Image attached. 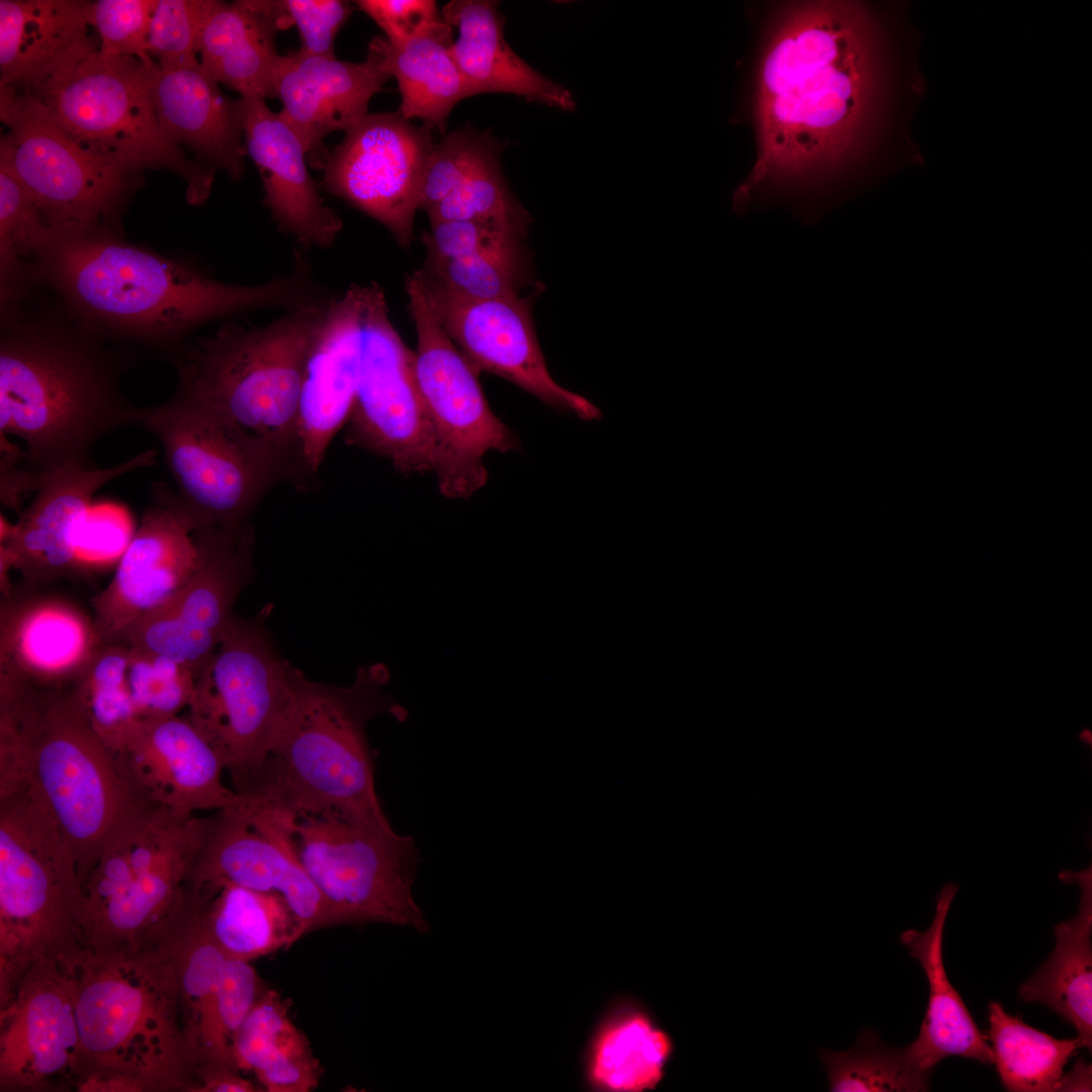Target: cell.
Listing matches in <instances>:
<instances>
[{"label": "cell", "mask_w": 1092, "mask_h": 1092, "mask_svg": "<svg viewBox=\"0 0 1092 1092\" xmlns=\"http://www.w3.org/2000/svg\"><path fill=\"white\" fill-rule=\"evenodd\" d=\"M426 126L397 112L367 114L330 153L322 187L375 218L406 247L422 180L435 149Z\"/></svg>", "instance_id": "cell-19"}, {"label": "cell", "mask_w": 1092, "mask_h": 1092, "mask_svg": "<svg viewBox=\"0 0 1092 1092\" xmlns=\"http://www.w3.org/2000/svg\"><path fill=\"white\" fill-rule=\"evenodd\" d=\"M671 1036L648 1010L619 1000L603 1015L583 1053V1078L598 1092H646L663 1080L673 1056Z\"/></svg>", "instance_id": "cell-34"}, {"label": "cell", "mask_w": 1092, "mask_h": 1092, "mask_svg": "<svg viewBox=\"0 0 1092 1092\" xmlns=\"http://www.w3.org/2000/svg\"><path fill=\"white\" fill-rule=\"evenodd\" d=\"M0 162L24 186L56 232L118 230L142 186L143 164L88 149L67 134L26 89L0 86Z\"/></svg>", "instance_id": "cell-9"}, {"label": "cell", "mask_w": 1092, "mask_h": 1092, "mask_svg": "<svg viewBox=\"0 0 1092 1092\" xmlns=\"http://www.w3.org/2000/svg\"><path fill=\"white\" fill-rule=\"evenodd\" d=\"M411 351L393 327L382 289L363 285L362 334L347 442L391 461L401 473L435 470L436 438Z\"/></svg>", "instance_id": "cell-16"}, {"label": "cell", "mask_w": 1092, "mask_h": 1092, "mask_svg": "<svg viewBox=\"0 0 1092 1092\" xmlns=\"http://www.w3.org/2000/svg\"><path fill=\"white\" fill-rule=\"evenodd\" d=\"M127 684L138 718L179 715L195 687L191 670L164 655L128 646Z\"/></svg>", "instance_id": "cell-46"}, {"label": "cell", "mask_w": 1092, "mask_h": 1092, "mask_svg": "<svg viewBox=\"0 0 1092 1092\" xmlns=\"http://www.w3.org/2000/svg\"><path fill=\"white\" fill-rule=\"evenodd\" d=\"M36 282L107 341L169 356L202 326L263 309L310 308L324 298L310 260L257 284L213 278L195 265L129 243L119 230L53 231L32 260Z\"/></svg>", "instance_id": "cell-2"}, {"label": "cell", "mask_w": 1092, "mask_h": 1092, "mask_svg": "<svg viewBox=\"0 0 1092 1092\" xmlns=\"http://www.w3.org/2000/svg\"><path fill=\"white\" fill-rule=\"evenodd\" d=\"M442 16L458 29L451 53L473 95L509 93L565 111L575 108L565 87L529 66L507 42L497 2L453 0Z\"/></svg>", "instance_id": "cell-32"}, {"label": "cell", "mask_w": 1092, "mask_h": 1092, "mask_svg": "<svg viewBox=\"0 0 1092 1092\" xmlns=\"http://www.w3.org/2000/svg\"><path fill=\"white\" fill-rule=\"evenodd\" d=\"M988 1009V1034L1002 1085L1013 1092L1059 1091L1065 1066L1083 1048L1080 1039H1059L1035 1029L997 1002Z\"/></svg>", "instance_id": "cell-39"}, {"label": "cell", "mask_w": 1092, "mask_h": 1092, "mask_svg": "<svg viewBox=\"0 0 1092 1092\" xmlns=\"http://www.w3.org/2000/svg\"><path fill=\"white\" fill-rule=\"evenodd\" d=\"M133 534L122 510L109 506L90 508L77 534V570L119 559Z\"/></svg>", "instance_id": "cell-52"}, {"label": "cell", "mask_w": 1092, "mask_h": 1092, "mask_svg": "<svg viewBox=\"0 0 1092 1092\" xmlns=\"http://www.w3.org/2000/svg\"><path fill=\"white\" fill-rule=\"evenodd\" d=\"M128 646L104 643L72 686L92 727L114 753L139 725L127 684Z\"/></svg>", "instance_id": "cell-41"}, {"label": "cell", "mask_w": 1092, "mask_h": 1092, "mask_svg": "<svg viewBox=\"0 0 1092 1092\" xmlns=\"http://www.w3.org/2000/svg\"><path fill=\"white\" fill-rule=\"evenodd\" d=\"M355 3L392 43L420 35L443 18L433 0H359Z\"/></svg>", "instance_id": "cell-53"}, {"label": "cell", "mask_w": 1092, "mask_h": 1092, "mask_svg": "<svg viewBox=\"0 0 1092 1092\" xmlns=\"http://www.w3.org/2000/svg\"><path fill=\"white\" fill-rule=\"evenodd\" d=\"M115 754L136 795L176 815L216 812L245 800L224 786L220 757L186 716L141 721Z\"/></svg>", "instance_id": "cell-24"}, {"label": "cell", "mask_w": 1092, "mask_h": 1092, "mask_svg": "<svg viewBox=\"0 0 1092 1092\" xmlns=\"http://www.w3.org/2000/svg\"><path fill=\"white\" fill-rule=\"evenodd\" d=\"M285 28L277 1L208 0L198 39L199 63L241 97H274L282 60L275 36Z\"/></svg>", "instance_id": "cell-31"}, {"label": "cell", "mask_w": 1092, "mask_h": 1092, "mask_svg": "<svg viewBox=\"0 0 1092 1092\" xmlns=\"http://www.w3.org/2000/svg\"><path fill=\"white\" fill-rule=\"evenodd\" d=\"M93 618L50 595L11 593L0 605V682L74 685L103 645Z\"/></svg>", "instance_id": "cell-25"}, {"label": "cell", "mask_w": 1092, "mask_h": 1092, "mask_svg": "<svg viewBox=\"0 0 1092 1092\" xmlns=\"http://www.w3.org/2000/svg\"><path fill=\"white\" fill-rule=\"evenodd\" d=\"M87 950L74 856L28 791H0V1006L35 965L74 968Z\"/></svg>", "instance_id": "cell-8"}, {"label": "cell", "mask_w": 1092, "mask_h": 1092, "mask_svg": "<svg viewBox=\"0 0 1092 1092\" xmlns=\"http://www.w3.org/2000/svg\"><path fill=\"white\" fill-rule=\"evenodd\" d=\"M290 828L330 926L379 922L429 931L413 897L420 851L412 836L334 814L291 817Z\"/></svg>", "instance_id": "cell-13"}, {"label": "cell", "mask_w": 1092, "mask_h": 1092, "mask_svg": "<svg viewBox=\"0 0 1092 1092\" xmlns=\"http://www.w3.org/2000/svg\"><path fill=\"white\" fill-rule=\"evenodd\" d=\"M431 226V232L423 238L428 258L454 259L523 249L529 225L447 220L433 222Z\"/></svg>", "instance_id": "cell-50"}, {"label": "cell", "mask_w": 1092, "mask_h": 1092, "mask_svg": "<svg viewBox=\"0 0 1092 1092\" xmlns=\"http://www.w3.org/2000/svg\"><path fill=\"white\" fill-rule=\"evenodd\" d=\"M195 531L177 492L163 482L153 483L150 504L112 579L92 599V618L103 643L115 642L186 583L199 558Z\"/></svg>", "instance_id": "cell-21"}, {"label": "cell", "mask_w": 1092, "mask_h": 1092, "mask_svg": "<svg viewBox=\"0 0 1092 1092\" xmlns=\"http://www.w3.org/2000/svg\"><path fill=\"white\" fill-rule=\"evenodd\" d=\"M0 499L4 508L21 514V504L38 487V472L30 468H21L18 464L25 460V452L12 445L7 436L0 435Z\"/></svg>", "instance_id": "cell-54"}, {"label": "cell", "mask_w": 1092, "mask_h": 1092, "mask_svg": "<svg viewBox=\"0 0 1092 1092\" xmlns=\"http://www.w3.org/2000/svg\"><path fill=\"white\" fill-rule=\"evenodd\" d=\"M240 98L245 149L260 173L264 204L278 230L307 250L332 247L343 222L322 198L299 138L265 99Z\"/></svg>", "instance_id": "cell-28"}, {"label": "cell", "mask_w": 1092, "mask_h": 1092, "mask_svg": "<svg viewBox=\"0 0 1092 1092\" xmlns=\"http://www.w3.org/2000/svg\"><path fill=\"white\" fill-rule=\"evenodd\" d=\"M408 309L417 331L415 376L436 438L435 472L441 493L465 498L487 478L482 463L490 451L520 445L490 410L477 371L440 324L419 271L405 283Z\"/></svg>", "instance_id": "cell-14"}, {"label": "cell", "mask_w": 1092, "mask_h": 1092, "mask_svg": "<svg viewBox=\"0 0 1092 1092\" xmlns=\"http://www.w3.org/2000/svg\"><path fill=\"white\" fill-rule=\"evenodd\" d=\"M241 1072H252L269 1092H307L314 1089L323 1069L310 1044L292 1022L280 994L265 988L234 1044Z\"/></svg>", "instance_id": "cell-37"}, {"label": "cell", "mask_w": 1092, "mask_h": 1092, "mask_svg": "<svg viewBox=\"0 0 1092 1092\" xmlns=\"http://www.w3.org/2000/svg\"><path fill=\"white\" fill-rule=\"evenodd\" d=\"M84 0H0V86L33 89L100 47Z\"/></svg>", "instance_id": "cell-30"}, {"label": "cell", "mask_w": 1092, "mask_h": 1092, "mask_svg": "<svg viewBox=\"0 0 1092 1092\" xmlns=\"http://www.w3.org/2000/svg\"><path fill=\"white\" fill-rule=\"evenodd\" d=\"M1059 878L1082 891L1078 913L1054 926L1050 958L1018 990L1025 1003H1040L1072 1024L1083 1048H1092V869L1064 871Z\"/></svg>", "instance_id": "cell-35"}, {"label": "cell", "mask_w": 1092, "mask_h": 1092, "mask_svg": "<svg viewBox=\"0 0 1092 1092\" xmlns=\"http://www.w3.org/2000/svg\"><path fill=\"white\" fill-rule=\"evenodd\" d=\"M902 20L843 1L796 3L779 15L757 72L758 159L733 195L737 213L781 197L813 210L844 162L877 160L890 138L910 140L928 85L922 36Z\"/></svg>", "instance_id": "cell-1"}, {"label": "cell", "mask_w": 1092, "mask_h": 1092, "mask_svg": "<svg viewBox=\"0 0 1092 1092\" xmlns=\"http://www.w3.org/2000/svg\"><path fill=\"white\" fill-rule=\"evenodd\" d=\"M74 977L82 1090H192L177 980L151 941L86 950Z\"/></svg>", "instance_id": "cell-6"}, {"label": "cell", "mask_w": 1092, "mask_h": 1092, "mask_svg": "<svg viewBox=\"0 0 1092 1092\" xmlns=\"http://www.w3.org/2000/svg\"><path fill=\"white\" fill-rule=\"evenodd\" d=\"M390 77L372 42L361 63L299 51L282 56L275 89L282 102L279 114L299 138L312 167L324 168L329 158L325 138L363 119L370 99Z\"/></svg>", "instance_id": "cell-27"}, {"label": "cell", "mask_w": 1092, "mask_h": 1092, "mask_svg": "<svg viewBox=\"0 0 1092 1092\" xmlns=\"http://www.w3.org/2000/svg\"><path fill=\"white\" fill-rule=\"evenodd\" d=\"M265 988L251 962L228 958L219 986L195 1034V1074L207 1066L237 1068V1034Z\"/></svg>", "instance_id": "cell-42"}, {"label": "cell", "mask_w": 1092, "mask_h": 1092, "mask_svg": "<svg viewBox=\"0 0 1092 1092\" xmlns=\"http://www.w3.org/2000/svg\"><path fill=\"white\" fill-rule=\"evenodd\" d=\"M72 686L0 684V790L28 791L70 848L84 888L106 843L153 805L132 790Z\"/></svg>", "instance_id": "cell-4"}, {"label": "cell", "mask_w": 1092, "mask_h": 1092, "mask_svg": "<svg viewBox=\"0 0 1092 1092\" xmlns=\"http://www.w3.org/2000/svg\"><path fill=\"white\" fill-rule=\"evenodd\" d=\"M286 27L295 25L306 55L335 56L336 36L349 18L352 8L341 0L277 1Z\"/></svg>", "instance_id": "cell-51"}, {"label": "cell", "mask_w": 1092, "mask_h": 1092, "mask_svg": "<svg viewBox=\"0 0 1092 1092\" xmlns=\"http://www.w3.org/2000/svg\"><path fill=\"white\" fill-rule=\"evenodd\" d=\"M1091 1065L1079 1058L1073 1070L1062 1077L1059 1091H1091Z\"/></svg>", "instance_id": "cell-56"}, {"label": "cell", "mask_w": 1092, "mask_h": 1092, "mask_svg": "<svg viewBox=\"0 0 1092 1092\" xmlns=\"http://www.w3.org/2000/svg\"><path fill=\"white\" fill-rule=\"evenodd\" d=\"M158 0L90 1L89 25L95 27L99 52L109 56L133 57L145 63L154 60L147 52L150 23Z\"/></svg>", "instance_id": "cell-48"}, {"label": "cell", "mask_w": 1092, "mask_h": 1092, "mask_svg": "<svg viewBox=\"0 0 1092 1092\" xmlns=\"http://www.w3.org/2000/svg\"><path fill=\"white\" fill-rule=\"evenodd\" d=\"M194 1092H255L260 1091L242 1072L230 1066H207L197 1071Z\"/></svg>", "instance_id": "cell-55"}, {"label": "cell", "mask_w": 1092, "mask_h": 1092, "mask_svg": "<svg viewBox=\"0 0 1092 1092\" xmlns=\"http://www.w3.org/2000/svg\"><path fill=\"white\" fill-rule=\"evenodd\" d=\"M199 558L171 599L129 625L116 642L149 650L187 667L196 677L233 618V606L252 570L253 533L207 527L193 532Z\"/></svg>", "instance_id": "cell-17"}, {"label": "cell", "mask_w": 1092, "mask_h": 1092, "mask_svg": "<svg viewBox=\"0 0 1092 1092\" xmlns=\"http://www.w3.org/2000/svg\"><path fill=\"white\" fill-rule=\"evenodd\" d=\"M831 1092L927 1091L930 1073L916 1068L905 1046L886 1045L877 1032L861 1030L845 1052L820 1049Z\"/></svg>", "instance_id": "cell-40"}, {"label": "cell", "mask_w": 1092, "mask_h": 1092, "mask_svg": "<svg viewBox=\"0 0 1092 1092\" xmlns=\"http://www.w3.org/2000/svg\"><path fill=\"white\" fill-rule=\"evenodd\" d=\"M74 968L33 966L0 1013L1 1091L37 1090L80 1074Z\"/></svg>", "instance_id": "cell-22"}, {"label": "cell", "mask_w": 1092, "mask_h": 1092, "mask_svg": "<svg viewBox=\"0 0 1092 1092\" xmlns=\"http://www.w3.org/2000/svg\"><path fill=\"white\" fill-rule=\"evenodd\" d=\"M419 272L440 324L477 372L500 376L583 421L601 419L598 406L550 375L532 321L531 297L471 299Z\"/></svg>", "instance_id": "cell-20"}, {"label": "cell", "mask_w": 1092, "mask_h": 1092, "mask_svg": "<svg viewBox=\"0 0 1092 1092\" xmlns=\"http://www.w3.org/2000/svg\"><path fill=\"white\" fill-rule=\"evenodd\" d=\"M382 664L359 668L349 688L307 679L294 667V702L276 742L239 793L290 817L334 814L375 829L392 828L375 790L367 724L406 711L382 692Z\"/></svg>", "instance_id": "cell-5"}, {"label": "cell", "mask_w": 1092, "mask_h": 1092, "mask_svg": "<svg viewBox=\"0 0 1092 1092\" xmlns=\"http://www.w3.org/2000/svg\"><path fill=\"white\" fill-rule=\"evenodd\" d=\"M155 63L98 49L26 90L78 144L130 158L147 169H168L184 179L187 202L201 205L215 170L189 158L163 130L151 94Z\"/></svg>", "instance_id": "cell-10"}, {"label": "cell", "mask_w": 1092, "mask_h": 1092, "mask_svg": "<svg viewBox=\"0 0 1092 1092\" xmlns=\"http://www.w3.org/2000/svg\"><path fill=\"white\" fill-rule=\"evenodd\" d=\"M452 26L443 18L420 35L392 43L385 36L370 42L385 68L397 80L401 96L398 112L419 118L429 129L443 130L454 106L473 95L451 53Z\"/></svg>", "instance_id": "cell-36"}, {"label": "cell", "mask_w": 1092, "mask_h": 1092, "mask_svg": "<svg viewBox=\"0 0 1092 1092\" xmlns=\"http://www.w3.org/2000/svg\"><path fill=\"white\" fill-rule=\"evenodd\" d=\"M329 303L284 311L263 326L229 320L168 356L178 376L176 394L249 441L296 483L300 387Z\"/></svg>", "instance_id": "cell-7"}, {"label": "cell", "mask_w": 1092, "mask_h": 1092, "mask_svg": "<svg viewBox=\"0 0 1092 1092\" xmlns=\"http://www.w3.org/2000/svg\"><path fill=\"white\" fill-rule=\"evenodd\" d=\"M199 63L174 70L151 67V94L156 114L167 136L184 152L213 170H224L238 181L247 154L242 99L222 93Z\"/></svg>", "instance_id": "cell-29"}, {"label": "cell", "mask_w": 1092, "mask_h": 1092, "mask_svg": "<svg viewBox=\"0 0 1092 1092\" xmlns=\"http://www.w3.org/2000/svg\"><path fill=\"white\" fill-rule=\"evenodd\" d=\"M207 6L208 0H158L147 52L161 69L199 64L198 39Z\"/></svg>", "instance_id": "cell-47"}, {"label": "cell", "mask_w": 1092, "mask_h": 1092, "mask_svg": "<svg viewBox=\"0 0 1092 1092\" xmlns=\"http://www.w3.org/2000/svg\"><path fill=\"white\" fill-rule=\"evenodd\" d=\"M958 889L953 883L942 888L933 921L926 931L909 929L900 935L901 943L921 965L929 984V1000L919 1034L905 1050L916 1068L930 1074L935 1065L951 1056L994 1064L986 1035L950 984L943 965L944 923Z\"/></svg>", "instance_id": "cell-33"}, {"label": "cell", "mask_w": 1092, "mask_h": 1092, "mask_svg": "<svg viewBox=\"0 0 1092 1092\" xmlns=\"http://www.w3.org/2000/svg\"><path fill=\"white\" fill-rule=\"evenodd\" d=\"M156 455L148 449L108 468L66 463L39 471L35 496L17 522L11 525L1 514V560L31 587L76 571L78 530L96 491L116 477L153 466Z\"/></svg>", "instance_id": "cell-23"}, {"label": "cell", "mask_w": 1092, "mask_h": 1092, "mask_svg": "<svg viewBox=\"0 0 1092 1092\" xmlns=\"http://www.w3.org/2000/svg\"><path fill=\"white\" fill-rule=\"evenodd\" d=\"M291 817L245 797L206 816L187 880L229 883L281 896L304 934L330 927L324 900L295 850Z\"/></svg>", "instance_id": "cell-18"}, {"label": "cell", "mask_w": 1092, "mask_h": 1092, "mask_svg": "<svg viewBox=\"0 0 1092 1092\" xmlns=\"http://www.w3.org/2000/svg\"><path fill=\"white\" fill-rule=\"evenodd\" d=\"M187 881L199 890L206 925L228 958L252 962L287 949L304 935L279 895L229 883Z\"/></svg>", "instance_id": "cell-38"}, {"label": "cell", "mask_w": 1092, "mask_h": 1092, "mask_svg": "<svg viewBox=\"0 0 1092 1092\" xmlns=\"http://www.w3.org/2000/svg\"><path fill=\"white\" fill-rule=\"evenodd\" d=\"M495 142L489 133L465 127L436 145L422 180L419 208L427 211L447 197Z\"/></svg>", "instance_id": "cell-49"}, {"label": "cell", "mask_w": 1092, "mask_h": 1092, "mask_svg": "<svg viewBox=\"0 0 1092 1092\" xmlns=\"http://www.w3.org/2000/svg\"><path fill=\"white\" fill-rule=\"evenodd\" d=\"M427 213L431 223L447 220L530 223L528 212L513 196L503 175L497 142L461 183Z\"/></svg>", "instance_id": "cell-44"}, {"label": "cell", "mask_w": 1092, "mask_h": 1092, "mask_svg": "<svg viewBox=\"0 0 1092 1092\" xmlns=\"http://www.w3.org/2000/svg\"><path fill=\"white\" fill-rule=\"evenodd\" d=\"M525 249L486 252L454 259L428 258V277L448 290L471 299L519 295L529 280Z\"/></svg>", "instance_id": "cell-45"}, {"label": "cell", "mask_w": 1092, "mask_h": 1092, "mask_svg": "<svg viewBox=\"0 0 1092 1092\" xmlns=\"http://www.w3.org/2000/svg\"><path fill=\"white\" fill-rule=\"evenodd\" d=\"M52 232L24 186L0 162V295L34 280L32 260Z\"/></svg>", "instance_id": "cell-43"}, {"label": "cell", "mask_w": 1092, "mask_h": 1092, "mask_svg": "<svg viewBox=\"0 0 1092 1092\" xmlns=\"http://www.w3.org/2000/svg\"><path fill=\"white\" fill-rule=\"evenodd\" d=\"M363 285L352 284L329 303L309 350L298 416V467L303 484L320 469L328 447L349 421L357 389Z\"/></svg>", "instance_id": "cell-26"}, {"label": "cell", "mask_w": 1092, "mask_h": 1092, "mask_svg": "<svg viewBox=\"0 0 1092 1092\" xmlns=\"http://www.w3.org/2000/svg\"><path fill=\"white\" fill-rule=\"evenodd\" d=\"M205 819L156 809L114 834L84 884L87 950H120L149 938L187 881Z\"/></svg>", "instance_id": "cell-11"}, {"label": "cell", "mask_w": 1092, "mask_h": 1092, "mask_svg": "<svg viewBox=\"0 0 1092 1092\" xmlns=\"http://www.w3.org/2000/svg\"><path fill=\"white\" fill-rule=\"evenodd\" d=\"M141 424L161 442L177 494L196 531L248 526L265 494L284 479L253 444L176 393L160 405L144 407Z\"/></svg>", "instance_id": "cell-15"}, {"label": "cell", "mask_w": 1092, "mask_h": 1092, "mask_svg": "<svg viewBox=\"0 0 1092 1092\" xmlns=\"http://www.w3.org/2000/svg\"><path fill=\"white\" fill-rule=\"evenodd\" d=\"M264 615L233 616L187 708L186 717L214 748L238 794L276 742L294 702V667L275 652Z\"/></svg>", "instance_id": "cell-12"}, {"label": "cell", "mask_w": 1092, "mask_h": 1092, "mask_svg": "<svg viewBox=\"0 0 1092 1092\" xmlns=\"http://www.w3.org/2000/svg\"><path fill=\"white\" fill-rule=\"evenodd\" d=\"M0 304V435L23 440L36 472L93 467L103 436L142 422L120 385L134 352L85 328L38 283Z\"/></svg>", "instance_id": "cell-3"}]
</instances>
